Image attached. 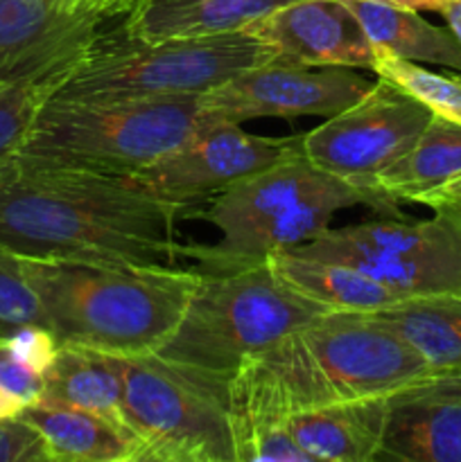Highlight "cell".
I'll return each instance as SVG.
<instances>
[{
    "instance_id": "ac0fdd59",
    "label": "cell",
    "mask_w": 461,
    "mask_h": 462,
    "mask_svg": "<svg viewBox=\"0 0 461 462\" xmlns=\"http://www.w3.org/2000/svg\"><path fill=\"white\" fill-rule=\"evenodd\" d=\"M41 402L86 411L131 431L122 404L120 356L116 355L59 346L52 365L43 374Z\"/></svg>"
},
{
    "instance_id": "d590c367",
    "label": "cell",
    "mask_w": 461,
    "mask_h": 462,
    "mask_svg": "<svg viewBox=\"0 0 461 462\" xmlns=\"http://www.w3.org/2000/svg\"><path fill=\"white\" fill-rule=\"evenodd\" d=\"M127 462H154V460H152V456L147 454V451H145V449H140L138 454L134 456V458H131V460H127Z\"/></svg>"
},
{
    "instance_id": "d6986e66",
    "label": "cell",
    "mask_w": 461,
    "mask_h": 462,
    "mask_svg": "<svg viewBox=\"0 0 461 462\" xmlns=\"http://www.w3.org/2000/svg\"><path fill=\"white\" fill-rule=\"evenodd\" d=\"M456 176H461V126L432 116L409 152L380 171L369 189L398 208V201L423 203Z\"/></svg>"
},
{
    "instance_id": "8d00e7d4",
    "label": "cell",
    "mask_w": 461,
    "mask_h": 462,
    "mask_svg": "<svg viewBox=\"0 0 461 462\" xmlns=\"http://www.w3.org/2000/svg\"><path fill=\"white\" fill-rule=\"evenodd\" d=\"M36 462H63V460L54 458V456H52V454H48V456H45V458H41V460H36Z\"/></svg>"
},
{
    "instance_id": "603a6c76",
    "label": "cell",
    "mask_w": 461,
    "mask_h": 462,
    "mask_svg": "<svg viewBox=\"0 0 461 462\" xmlns=\"http://www.w3.org/2000/svg\"><path fill=\"white\" fill-rule=\"evenodd\" d=\"M380 319L432 373H461V298H414L380 311Z\"/></svg>"
},
{
    "instance_id": "4fadbf2b",
    "label": "cell",
    "mask_w": 461,
    "mask_h": 462,
    "mask_svg": "<svg viewBox=\"0 0 461 462\" xmlns=\"http://www.w3.org/2000/svg\"><path fill=\"white\" fill-rule=\"evenodd\" d=\"M102 23L81 0H0V88L68 75Z\"/></svg>"
},
{
    "instance_id": "ba28073f",
    "label": "cell",
    "mask_w": 461,
    "mask_h": 462,
    "mask_svg": "<svg viewBox=\"0 0 461 462\" xmlns=\"http://www.w3.org/2000/svg\"><path fill=\"white\" fill-rule=\"evenodd\" d=\"M120 368L127 427L154 462H238L230 382L156 355Z\"/></svg>"
},
{
    "instance_id": "7a4b0ae2",
    "label": "cell",
    "mask_w": 461,
    "mask_h": 462,
    "mask_svg": "<svg viewBox=\"0 0 461 462\" xmlns=\"http://www.w3.org/2000/svg\"><path fill=\"white\" fill-rule=\"evenodd\" d=\"M434 374L378 314L328 311L244 365L233 411L278 420L319 406L389 397Z\"/></svg>"
},
{
    "instance_id": "2e32d148",
    "label": "cell",
    "mask_w": 461,
    "mask_h": 462,
    "mask_svg": "<svg viewBox=\"0 0 461 462\" xmlns=\"http://www.w3.org/2000/svg\"><path fill=\"white\" fill-rule=\"evenodd\" d=\"M387 397L319 406L278 420L287 436L321 462H373Z\"/></svg>"
},
{
    "instance_id": "8fae6325",
    "label": "cell",
    "mask_w": 461,
    "mask_h": 462,
    "mask_svg": "<svg viewBox=\"0 0 461 462\" xmlns=\"http://www.w3.org/2000/svg\"><path fill=\"white\" fill-rule=\"evenodd\" d=\"M373 84L355 68H310L274 59L202 95V116L233 125L256 117H333L360 102Z\"/></svg>"
},
{
    "instance_id": "f546056e",
    "label": "cell",
    "mask_w": 461,
    "mask_h": 462,
    "mask_svg": "<svg viewBox=\"0 0 461 462\" xmlns=\"http://www.w3.org/2000/svg\"><path fill=\"white\" fill-rule=\"evenodd\" d=\"M0 388L27 409L39 404L43 397V374L32 373L30 368L12 359L0 346Z\"/></svg>"
},
{
    "instance_id": "1f68e13d",
    "label": "cell",
    "mask_w": 461,
    "mask_h": 462,
    "mask_svg": "<svg viewBox=\"0 0 461 462\" xmlns=\"http://www.w3.org/2000/svg\"><path fill=\"white\" fill-rule=\"evenodd\" d=\"M459 201H461V176H456L455 180H450V183L443 185L441 189L429 194V197L423 201V206H429L434 210V208L450 206V203H459Z\"/></svg>"
},
{
    "instance_id": "83f0119b",
    "label": "cell",
    "mask_w": 461,
    "mask_h": 462,
    "mask_svg": "<svg viewBox=\"0 0 461 462\" xmlns=\"http://www.w3.org/2000/svg\"><path fill=\"white\" fill-rule=\"evenodd\" d=\"M0 346L12 359H16L18 364H23L36 374L48 373L59 352L57 338L39 325H27V328L16 329L12 337L0 338Z\"/></svg>"
},
{
    "instance_id": "6da1fadb",
    "label": "cell",
    "mask_w": 461,
    "mask_h": 462,
    "mask_svg": "<svg viewBox=\"0 0 461 462\" xmlns=\"http://www.w3.org/2000/svg\"><path fill=\"white\" fill-rule=\"evenodd\" d=\"M188 208L125 176L0 167V246L27 260L170 266Z\"/></svg>"
},
{
    "instance_id": "f1b7e54d",
    "label": "cell",
    "mask_w": 461,
    "mask_h": 462,
    "mask_svg": "<svg viewBox=\"0 0 461 462\" xmlns=\"http://www.w3.org/2000/svg\"><path fill=\"white\" fill-rule=\"evenodd\" d=\"M48 454L43 438L21 418L0 422V462H36Z\"/></svg>"
},
{
    "instance_id": "d4e9b609",
    "label": "cell",
    "mask_w": 461,
    "mask_h": 462,
    "mask_svg": "<svg viewBox=\"0 0 461 462\" xmlns=\"http://www.w3.org/2000/svg\"><path fill=\"white\" fill-rule=\"evenodd\" d=\"M66 77L0 88V167L16 153L36 111L57 93Z\"/></svg>"
},
{
    "instance_id": "3957f363",
    "label": "cell",
    "mask_w": 461,
    "mask_h": 462,
    "mask_svg": "<svg viewBox=\"0 0 461 462\" xmlns=\"http://www.w3.org/2000/svg\"><path fill=\"white\" fill-rule=\"evenodd\" d=\"M25 275L59 346L156 355L183 319L199 271L27 260Z\"/></svg>"
},
{
    "instance_id": "52a82bcc",
    "label": "cell",
    "mask_w": 461,
    "mask_h": 462,
    "mask_svg": "<svg viewBox=\"0 0 461 462\" xmlns=\"http://www.w3.org/2000/svg\"><path fill=\"white\" fill-rule=\"evenodd\" d=\"M274 59V50L247 30L163 41H138L118 32L99 36L54 95L63 99L206 95Z\"/></svg>"
},
{
    "instance_id": "cb8c5ba5",
    "label": "cell",
    "mask_w": 461,
    "mask_h": 462,
    "mask_svg": "<svg viewBox=\"0 0 461 462\" xmlns=\"http://www.w3.org/2000/svg\"><path fill=\"white\" fill-rule=\"evenodd\" d=\"M371 70L378 79L391 81L409 97L423 104L432 116L461 126V75H443L407 59L378 54Z\"/></svg>"
},
{
    "instance_id": "30bf717a",
    "label": "cell",
    "mask_w": 461,
    "mask_h": 462,
    "mask_svg": "<svg viewBox=\"0 0 461 462\" xmlns=\"http://www.w3.org/2000/svg\"><path fill=\"white\" fill-rule=\"evenodd\" d=\"M429 120L423 104L378 79L360 102L301 135V152L319 170L369 189L380 171L409 152Z\"/></svg>"
},
{
    "instance_id": "44dd1931",
    "label": "cell",
    "mask_w": 461,
    "mask_h": 462,
    "mask_svg": "<svg viewBox=\"0 0 461 462\" xmlns=\"http://www.w3.org/2000/svg\"><path fill=\"white\" fill-rule=\"evenodd\" d=\"M267 264L271 266L280 282L328 311L380 314L402 302L391 289L346 264L310 260V257H298L287 251L274 253Z\"/></svg>"
},
{
    "instance_id": "8992f818",
    "label": "cell",
    "mask_w": 461,
    "mask_h": 462,
    "mask_svg": "<svg viewBox=\"0 0 461 462\" xmlns=\"http://www.w3.org/2000/svg\"><path fill=\"white\" fill-rule=\"evenodd\" d=\"M328 310L280 282L269 264L202 273L183 319L156 356L211 377L235 374Z\"/></svg>"
},
{
    "instance_id": "e575fe53",
    "label": "cell",
    "mask_w": 461,
    "mask_h": 462,
    "mask_svg": "<svg viewBox=\"0 0 461 462\" xmlns=\"http://www.w3.org/2000/svg\"><path fill=\"white\" fill-rule=\"evenodd\" d=\"M23 411H25V406H23L18 400H14L12 395H7V393L0 388V422H3V420L18 418Z\"/></svg>"
},
{
    "instance_id": "9c48e42d",
    "label": "cell",
    "mask_w": 461,
    "mask_h": 462,
    "mask_svg": "<svg viewBox=\"0 0 461 462\" xmlns=\"http://www.w3.org/2000/svg\"><path fill=\"white\" fill-rule=\"evenodd\" d=\"M287 253L351 266L400 300L461 298V215L447 206L434 208L432 219L387 217L328 228Z\"/></svg>"
},
{
    "instance_id": "74e56055",
    "label": "cell",
    "mask_w": 461,
    "mask_h": 462,
    "mask_svg": "<svg viewBox=\"0 0 461 462\" xmlns=\"http://www.w3.org/2000/svg\"><path fill=\"white\" fill-rule=\"evenodd\" d=\"M441 208H443V206H441ZM447 208H452V210L459 212V215H461V201H459V203H450V206H447Z\"/></svg>"
},
{
    "instance_id": "277c9868",
    "label": "cell",
    "mask_w": 461,
    "mask_h": 462,
    "mask_svg": "<svg viewBox=\"0 0 461 462\" xmlns=\"http://www.w3.org/2000/svg\"><path fill=\"white\" fill-rule=\"evenodd\" d=\"M369 206L402 217L371 189L312 165L301 152L230 185L202 212L220 230L206 246H181L202 266V273H233L267 264L274 253L303 246L330 228L339 210Z\"/></svg>"
},
{
    "instance_id": "7402d4cb",
    "label": "cell",
    "mask_w": 461,
    "mask_h": 462,
    "mask_svg": "<svg viewBox=\"0 0 461 462\" xmlns=\"http://www.w3.org/2000/svg\"><path fill=\"white\" fill-rule=\"evenodd\" d=\"M360 21L375 57L407 59L414 63H434L461 72V43L450 30L432 25L419 12L375 3V0H343Z\"/></svg>"
},
{
    "instance_id": "836d02e7",
    "label": "cell",
    "mask_w": 461,
    "mask_h": 462,
    "mask_svg": "<svg viewBox=\"0 0 461 462\" xmlns=\"http://www.w3.org/2000/svg\"><path fill=\"white\" fill-rule=\"evenodd\" d=\"M441 14L447 23V30H450L452 34H455V39L461 43V0H455L452 5H447Z\"/></svg>"
},
{
    "instance_id": "ffe728a7",
    "label": "cell",
    "mask_w": 461,
    "mask_h": 462,
    "mask_svg": "<svg viewBox=\"0 0 461 462\" xmlns=\"http://www.w3.org/2000/svg\"><path fill=\"white\" fill-rule=\"evenodd\" d=\"M18 418L43 438L54 458L63 462H127L143 449L131 431L80 409L39 402Z\"/></svg>"
},
{
    "instance_id": "7c38bea8",
    "label": "cell",
    "mask_w": 461,
    "mask_h": 462,
    "mask_svg": "<svg viewBox=\"0 0 461 462\" xmlns=\"http://www.w3.org/2000/svg\"><path fill=\"white\" fill-rule=\"evenodd\" d=\"M298 144L301 138H262L233 122L203 120L183 144L134 179L190 210L202 199L280 162Z\"/></svg>"
},
{
    "instance_id": "484cf974",
    "label": "cell",
    "mask_w": 461,
    "mask_h": 462,
    "mask_svg": "<svg viewBox=\"0 0 461 462\" xmlns=\"http://www.w3.org/2000/svg\"><path fill=\"white\" fill-rule=\"evenodd\" d=\"M27 325L45 328L41 302L27 280L23 257L0 246V338Z\"/></svg>"
},
{
    "instance_id": "4316f807",
    "label": "cell",
    "mask_w": 461,
    "mask_h": 462,
    "mask_svg": "<svg viewBox=\"0 0 461 462\" xmlns=\"http://www.w3.org/2000/svg\"><path fill=\"white\" fill-rule=\"evenodd\" d=\"M235 415L238 462H321L303 451L278 422Z\"/></svg>"
},
{
    "instance_id": "4dcf8cb0",
    "label": "cell",
    "mask_w": 461,
    "mask_h": 462,
    "mask_svg": "<svg viewBox=\"0 0 461 462\" xmlns=\"http://www.w3.org/2000/svg\"><path fill=\"white\" fill-rule=\"evenodd\" d=\"M81 3L107 21V18L122 16V14L127 16L138 5V0H81Z\"/></svg>"
},
{
    "instance_id": "5b68a950",
    "label": "cell",
    "mask_w": 461,
    "mask_h": 462,
    "mask_svg": "<svg viewBox=\"0 0 461 462\" xmlns=\"http://www.w3.org/2000/svg\"><path fill=\"white\" fill-rule=\"evenodd\" d=\"M202 95L63 99L36 111L14 161L134 179L202 126Z\"/></svg>"
},
{
    "instance_id": "e0dca14e",
    "label": "cell",
    "mask_w": 461,
    "mask_h": 462,
    "mask_svg": "<svg viewBox=\"0 0 461 462\" xmlns=\"http://www.w3.org/2000/svg\"><path fill=\"white\" fill-rule=\"evenodd\" d=\"M294 3L301 0H138L120 32L138 41L226 34Z\"/></svg>"
},
{
    "instance_id": "9a60e30c",
    "label": "cell",
    "mask_w": 461,
    "mask_h": 462,
    "mask_svg": "<svg viewBox=\"0 0 461 462\" xmlns=\"http://www.w3.org/2000/svg\"><path fill=\"white\" fill-rule=\"evenodd\" d=\"M276 52V61L310 68H369L375 50L343 0H301L244 27Z\"/></svg>"
},
{
    "instance_id": "d6a6232c",
    "label": "cell",
    "mask_w": 461,
    "mask_h": 462,
    "mask_svg": "<svg viewBox=\"0 0 461 462\" xmlns=\"http://www.w3.org/2000/svg\"><path fill=\"white\" fill-rule=\"evenodd\" d=\"M375 3L393 5V7L411 9V12H443L455 0H375Z\"/></svg>"
},
{
    "instance_id": "5bb4252c",
    "label": "cell",
    "mask_w": 461,
    "mask_h": 462,
    "mask_svg": "<svg viewBox=\"0 0 461 462\" xmlns=\"http://www.w3.org/2000/svg\"><path fill=\"white\" fill-rule=\"evenodd\" d=\"M373 462H461V373H434L387 397Z\"/></svg>"
}]
</instances>
